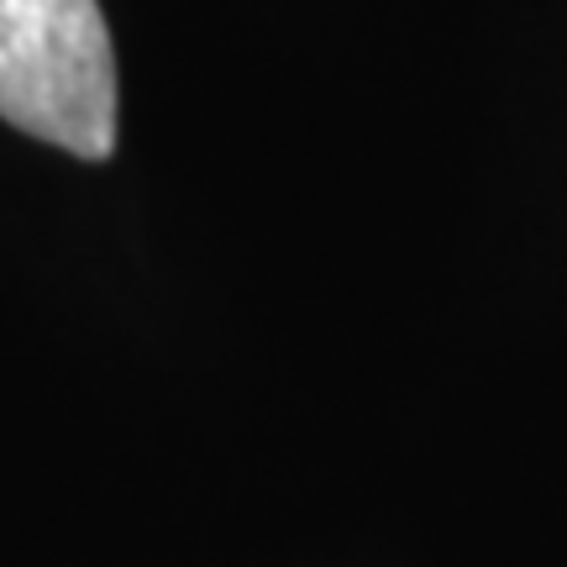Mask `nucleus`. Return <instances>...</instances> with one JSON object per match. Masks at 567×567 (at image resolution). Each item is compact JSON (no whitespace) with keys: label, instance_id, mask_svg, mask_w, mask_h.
I'll list each match as a JSON object with an SVG mask.
<instances>
[{"label":"nucleus","instance_id":"1","mask_svg":"<svg viewBox=\"0 0 567 567\" xmlns=\"http://www.w3.org/2000/svg\"><path fill=\"white\" fill-rule=\"evenodd\" d=\"M116 48L101 0H0V122L69 158L116 153Z\"/></svg>","mask_w":567,"mask_h":567}]
</instances>
